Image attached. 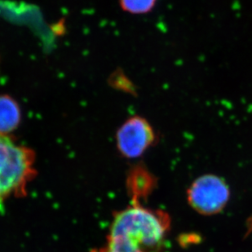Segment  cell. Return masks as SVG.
<instances>
[{
    "mask_svg": "<svg viewBox=\"0 0 252 252\" xmlns=\"http://www.w3.org/2000/svg\"><path fill=\"white\" fill-rule=\"evenodd\" d=\"M168 216L135 205L114 217L105 252H160L169 228Z\"/></svg>",
    "mask_w": 252,
    "mask_h": 252,
    "instance_id": "obj_1",
    "label": "cell"
},
{
    "mask_svg": "<svg viewBox=\"0 0 252 252\" xmlns=\"http://www.w3.org/2000/svg\"><path fill=\"white\" fill-rule=\"evenodd\" d=\"M33 150L0 135V202L24 192L33 176Z\"/></svg>",
    "mask_w": 252,
    "mask_h": 252,
    "instance_id": "obj_2",
    "label": "cell"
},
{
    "mask_svg": "<svg viewBox=\"0 0 252 252\" xmlns=\"http://www.w3.org/2000/svg\"><path fill=\"white\" fill-rule=\"evenodd\" d=\"M229 198V189L221 178L206 175L197 179L189 189L191 207L200 214L215 215L224 209Z\"/></svg>",
    "mask_w": 252,
    "mask_h": 252,
    "instance_id": "obj_3",
    "label": "cell"
},
{
    "mask_svg": "<svg viewBox=\"0 0 252 252\" xmlns=\"http://www.w3.org/2000/svg\"><path fill=\"white\" fill-rule=\"evenodd\" d=\"M155 130L147 119L136 115L124 122L117 131V147L124 157L136 158L155 143Z\"/></svg>",
    "mask_w": 252,
    "mask_h": 252,
    "instance_id": "obj_4",
    "label": "cell"
},
{
    "mask_svg": "<svg viewBox=\"0 0 252 252\" xmlns=\"http://www.w3.org/2000/svg\"><path fill=\"white\" fill-rule=\"evenodd\" d=\"M22 119V110L17 100L7 94H0V135L8 136L17 130Z\"/></svg>",
    "mask_w": 252,
    "mask_h": 252,
    "instance_id": "obj_5",
    "label": "cell"
},
{
    "mask_svg": "<svg viewBox=\"0 0 252 252\" xmlns=\"http://www.w3.org/2000/svg\"><path fill=\"white\" fill-rule=\"evenodd\" d=\"M157 0H119L124 12L131 14H146L155 8Z\"/></svg>",
    "mask_w": 252,
    "mask_h": 252,
    "instance_id": "obj_6",
    "label": "cell"
},
{
    "mask_svg": "<svg viewBox=\"0 0 252 252\" xmlns=\"http://www.w3.org/2000/svg\"><path fill=\"white\" fill-rule=\"evenodd\" d=\"M105 252V250H104V252H97V251H96V252Z\"/></svg>",
    "mask_w": 252,
    "mask_h": 252,
    "instance_id": "obj_7",
    "label": "cell"
}]
</instances>
